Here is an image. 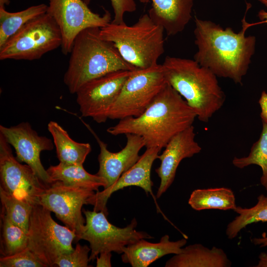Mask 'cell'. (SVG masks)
Wrapping results in <instances>:
<instances>
[{
    "instance_id": "obj_1",
    "label": "cell",
    "mask_w": 267,
    "mask_h": 267,
    "mask_svg": "<svg viewBox=\"0 0 267 267\" xmlns=\"http://www.w3.org/2000/svg\"><path fill=\"white\" fill-rule=\"evenodd\" d=\"M250 6L247 5L238 33L230 27L224 29L212 21L195 17L194 43L198 50L194 60L217 77L230 79L236 84H242L255 51L256 37L245 35L247 29L254 26L246 21Z\"/></svg>"
},
{
    "instance_id": "obj_2",
    "label": "cell",
    "mask_w": 267,
    "mask_h": 267,
    "mask_svg": "<svg viewBox=\"0 0 267 267\" xmlns=\"http://www.w3.org/2000/svg\"><path fill=\"white\" fill-rule=\"evenodd\" d=\"M196 118L194 111L167 83L141 115L119 120L107 132L113 135L135 134L143 138L146 148L162 149L173 136L192 126Z\"/></svg>"
},
{
    "instance_id": "obj_3",
    "label": "cell",
    "mask_w": 267,
    "mask_h": 267,
    "mask_svg": "<svg viewBox=\"0 0 267 267\" xmlns=\"http://www.w3.org/2000/svg\"><path fill=\"white\" fill-rule=\"evenodd\" d=\"M166 82L207 123L223 106L226 96L217 76L195 60L167 56L162 64Z\"/></svg>"
},
{
    "instance_id": "obj_4",
    "label": "cell",
    "mask_w": 267,
    "mask_h": 267,
    "mask_svg": "<svg viewBox=\"0 0 267 267\" xmlns=\"http://www.w3.org/2000/svg\"><path fill=\"white\" fill-rule=\"evenodd\" d=\"M100 28L85 29L76 36L70 52L63 81L69 92L76 94L90 80L118 70L134 71L114 44L100 36Z\"/></svg>"
},
{
    "instance_id": "obj_5",
    "label": "cell",
    "mask_w": 267,
    "mask_h": 267,
    "mask_svg": "<svg viewBox=\"0 0 267 267\" xmlns=\"http://www.w3.org/2000/svg\"><path fill=\"white\" fill-rule=\"evenodd\" d=\"M164 29L144 14L132 25L111 22L100 29V36L112 42L123 59L137 69L158 64L164 52Z\"/></svg>"
},
{
    "instance_id": "obj_6",
    "label": "cell",
    "mask_w": 267,
    "mask_h": 267,
    "mask_svg": "<svg viewBox=\"0 0 267 267\" xmlns=\"http://www.w3.org/2000/svg\"><path fill=\"white\" fill-rule=\"evenodd\" d=\"M62 36L47 13L25 24L0 47V60H33L61 47Z\"/></svg>"
},
{
    "instance_id": "obj_7",
    "label": "cell",
    "mask_w": 267,
    "mask_h": 267,
    "mask_svg": "<svg viewBox=\"0 0 267 267\" xmlns=\"http://www.w3.org/2000/svg\"><path fill=\"white\" fill-rule=\"evenodd\" d=\"M50 211L39 204L33 206L28 230L27 248L47 267H53L61 255L72 252L75 232L52 218Z\"/></svg>"
},
{
    "instance_id": "obj_8",
    "label": "cell",
    "mask_w": 267,
    "mask_h": 267,
    "mask_svg": "<svg viewBox=\"0 0 267 267\" xmlns=\"http://www.w3.org/2000/svg\"><path fill=\"white\" fill-rule=\"evenodd\" d=\"M167 83L162 64L133 71L110 109L109 119L139 116Z\"/></svg>"
},
{
    "instance_id": "obj_9",
    "label": "cell",
    "mask_w": 267,
    "mask_h": 267,
    "mask_svg": "<svg viewBox=\"0 0 267 267\" xmlns=\"http://www.w3.org/2000/svg\"><path fill=\"white\" fill-rule=\"evenodd\" d=\"M86 223L76 241L84 239L88 241L90 248L89 261H93L103 252L123 253L124 248L140 239H153L147 232L135 229L137 221L134 218L125 227H118L111 224L102 211L83 210Z\"/></svg>"
},
{
    "instance_id": "obj_10",
    "label": "cell",
    "mask_w": 267,
    "mask_h": 267,
    "mask_svg": "<svg viewBox=\"0 0 267 267\" xmlns=\"http://www.w3.org/2000/svg\"><path fill=\"white\" fill-rule=\"evenodd\" d=\"M95 194L91 189L55 181L45 187L39 195L37 204L53 212L66 226L75 232L76 239L86 223L82 207L85 204L93 206Z\"/></svg>"
},
{
    "instance_id": "obj_11",
    "label": "cell",
    "mask_w": 267,
    "mask_h": 267,
    "mask_svg": "<svg viewBox=\"0 0 267 267\" xmlns=\"http://www.w3.org/2000/svg\"><path fill=\"white\" fill-rule=\"evenodd\" d=\"M46 13L57 24L62 36V53H70L74 41L83 30L92 27L101 28L111 21L110 13L104 10L100 15L92 12L83 0H48Z\"/></svg>"
},
{
    "instance_id": "obj_12",
    "label": "cell",
    "mask_w": 267,
    "mask_h": 267,
    "mask_svg": "<svg viewBox=\"0 0 267 267\" xmlns=\"http://www.w3.org/2000/svg\"><path fill=\"white\" fill-rule=\"evenodd\" d=\"M133 71L111 72L82 86L76 93L82 116L90 117L97 123L106 122L110 109Z\"/></svg>"
},
{
    "instance_id": "obj_13",
    "label": "cell",
    "mask_w": 267,
    "mask_h": 267,
    "mask_svg": "<svg viewBox=\"0 0 267 267\" xmlns=\"http://www.w3.org/2000/svg\"><path fill=\"white\" fill-rule=\"evenodd\" d=\"M10 146L0 134V187L34 206L47 185L28 165L14 157Z\"/></svg>"
},
{
    "instance_id": "obj_14",
    "label": "cell",
    "mask_w": 267,
    "mask_h": 267,
    "mask_svg": "<svg viewBox=\"0 0 267 267\" xmlns=\"http://www.w3.org/2000/svg\"><path fill=\"white\" fill-rule=\"evenodd\" d=\"M0 134L13 147L19 161L28 165L45 185L53 182L40 159L42 151L53 149L54 145L51 139L39 135L27 122L10 127L0 125Z\"/></svg>"
},
{
    "instance_id": "obj_15",
    "label": "cell",
    "mask_w": 267,
    "mask_h": 267,
    "mask_svg": "<svg viewBox=\"0 0 267 267\" xmlns=\"http://www.w3.org/2000/svg\"><path fill=\"white\" fill-rule=\"evenodd\" d=\"M194 127L191 126L173 136L168 142L158 159L159 167L155 170L160 179L156 194L159 198L173 183L177 170L181 161L199 153L201 147L195 139Z\"/></svg>"
},
{
    "instance_id": "obj_16",
    "label": "cell",
    "mask_w": 267,
    "mask_h": 267,
    "mask_svg": "<svg viewBox=\"0 0 267 267\" xmlns=\"http://www.w3.org/2000/svg\"><path fill=\"white\" fill-rule=\"evenodd\" d=\"M88 128L94 136L100 148L98 156L99 168L96 174L105 180L106 185L104 189H106L114 184L124 173L139 160V152L145 146V143L139 135L127 134H125L127 139L125 146L119 152H112L92 129L89 126Z\"/></svg>"
},
{
    "instance_id": "obj_17",
    "label": "cell",
    "mask_w": 267,
    "mask_h": 267,
    "mask_svg": "<svg viewBox=\"0 0 267 267\" xmlns=\"http://www.w3.org/2000/svg\"><path fill=\"white\" fill-rule=\"evenodd\" d=\"M161 150L155 147L146 148L136 163L124 173L114 184L102 191H98L95 193L93 210L102 211L107 216L106 203L111 195L115 191L131 186L139 187L144 190L146 194L149 193L157 205L156 198L152 192L153 183L151 179V170L153 162L158 159Z\"/></svg>"
},
{
    "instance_id": "obj_18",
    "label": "cell",
    "mask_w": 267,
    "mask_h": 267,
    "mask_svg": "<svg viewBox=\"0 0 267 267\" xmlns=\"http://www.w3.org/2000/svg\"><path fill=\"white\" fill-rule=\"evenodd\" d=\"M186 243L185 238L171 241L168 235L163 236L157 243L140 239L124 248L121 259L133 267H147L166 255L181 253Z\"/></svg>"
},
{
    "instance_id": "obj_19",
    "label": "cell",
    "mask_w": 267,
    "mask_h": 267,
    "mask_svg": "<svg viewBox=\"0 0 267 267\" xmlns=\"http://www.w3.org/2000/svg\"><path fill=\"white\" fill-rule=\"evenodd\" d=\"M152 2L148 11L151 19L159 24L168 36L182 32L191 18L193 0H139Z\"/></svg>"
},
{
    "instance_id": "obj_20",
    "label": "cell",
    "mask_w": 267,
    "mask_h": 267,
    "mask_svg": "<svg viewBox=\"0 0 267 267\" xmlns=\"http://www.w3.org/2000/svg\"><path fill=\"white\" fill-rule=\"evenodd\" d=\"M230 260L221 248L209 249L201 244H194L182 248L166 263V267H230Z\"/></svg>"
},
{
    "instance_id": "obj_21",
    "label": "cell",
    "mask_w": 267,
    "mask_h": 267,
    "mask_svg": "<svg viewBox=\"0 0 267 267\" xmlns=\"http://www.w3.org/2000/svg\"><path fill=\"white\" fill-rule=\"evenodd\" d=\"M47 129L53 139L57 156L61 163L83 165L91 150L89 143L73 140L58 123L50 121Z\"/></svg>"
},
{
    "instance_id": "obj_22",
    "label": "cell",
    "mask_w": 267,
    "mask_h": 267,
    "mask_svg": "<svg viewBox=\"0 0 267 267\" xmlns=\"http://www.w3.org/2000/svg\"><path fill=\"white\" fill-rule=\"evenodd\" d=\"M47 172L53 182L60 181L71 186L81 187L98 191L100 186L104 188L106 181L96 174L88 173L83 165L68 164L60 162L55 166H50Z\"/></svg>"
},
{
    "instance_id": "obj_23",
    "label": "cell",
    "mask_w": 267,
    "mask_h": 267,
    "mask_svg": "<svg viewBox=\"0 0 267 267\" xmlns=\"http://www.w3.org/2000/svg\"><path fill=\"white\" fill-rule=\"evenodd\" d=\"M188 204L196 211L206 209L234 211L237 207L233 192L225 187L195 189L190 196Z\"/></svg>"
},
{
    "instance_id": "obj_24",
    "label": "cell",
    "mask_w": 267,
    "mask_h": 267,
    "mask_svg": "<svg viewBox=\"0 0 267 267\" xmlns=\"http://www.w3.org/2000/svg\"><path fill=\"white\" fill-rule=\"evenodd\" d=\"M48 5L42 3L33 5L15 12L0 6V47L25 24L47 12Z\"/></svg>"
},
{
    "instance_id": "obj_25",
    "label": "cell",
    "mask_w": 267,
    "mask_h": 267,
    "mask_svg": "<svg viewBox=\"0 0 267 267\" xmlns=\"http://www.w3.org/2000/svg\"><path fill=\"white\" fill-rule=\"evenodd\" d=\"M0 218V252L2 256H11L27 248L28 231L12 222L2 211Z\"/></svg>"
},
{
    "instance_id": "obj_26",
    "label": "cell",
    "mask_w": 267,
    "mask_h": 267,
    "mask_svg": "<svg viewBox=\"0 0 267 267\" xmlns=\"http://www.w3.org/2000/svg\"><path fill=\"white\" fill-rule=\"evenodd\" d=\"M257 199V204L251 208L237 206L234 211L238 215L228 223L226 229L228 238H234L241 230L250 224L267 222V196L261 194Z\"/></svg>"
},
{
    "instance_id": "obj_27",
    "label": "cell",
    "mask_w": 267,
    "mask_h": 267,
    "mask_svg": "<svg viewBox=\"0 0 267 267\" xmlns=\"http://www.w3.org/2000/svg\"><path fill=\"white\" fill-rule=\"evenodd\" d=\"M262 125L260 137L253 144L248 155L243 157H235L232 163L239 169L251 165L260 167L262 171L260 183L267 190V123L262 122Z\"/></svg>"
},
{
    "instance_id": "obj_28",
    "label": "cell",
    "mask_w": 267,
    "mask_h": 267,
    "mask_svg": "<svg viewBox=\"0 0 267 267\" xmlns=\"http://www.w3.org/2000/svg\"><path fill=\"white\" fill-rule=\"evenodd\" d=\"M2 210L10 220L28 231L30 215L33 205L17 198L0 187Z\"/></svg>"
},
{
    "instance_id": "obj_29",
    "label": "cell",
    "mask_w": 267,
    "mask_h": 267,
    "mask_svg": "<svg viewBox=\"0 0 267 267\" xmlns=\"http://www.w3.org/2000/svg\"><path fill=\"white\" fill-rule=\"evenodd\" d=\"M90 247L87 245L76 244L74 250L71 253L60 256L54 263L59 267H87L89 261Z\"/></svg>"
},
{
    "instance_id": "obj_30",
    "label": "cell",
    "mask_w": 267,
    "mask_h": 267,
    "mask_svg": "<svg viewBox=\"0 0 267 267\" xmlns=\"http://www.w3.org/2000/svg\"><path fill=\"white\" fill-rule=\"evenodd\" d=\"M0 267H47L28 248L14 255L1 256Z\"/></svg>"
},
{
    "instance_id": "obj_31",
    "label": "cell",
    "mask_w": 267,
    "mask_h": 267,
    "mask_svg": "<svg viewBox=\"0 0 267 267\" xmlns=\"http://www.w3.org/2000/svg\"><path fill=\"white\" fill-rule=\"evenodd\" d=\"M114 16L111 21L114 24L124 23V16L126 12H133L136 9L134 0H110Z\"/></svg>"
},
{
    "instance_id": "obj_32",
    "label": "cell",
    "mask_w": 267,
    "mask_h": 267,
    "mask_svg": "<svg viewBox=\"0 0 267 267\" xmlns=\"http://www.w3.org/2000/svg\"><path fill=\"white\" fill-rule=\"evenodd\" d=\"M261 107L260 116L262 122L267 123V92L263 91L259 100Z\"/></svg>"
},
{
    "instance_id": "obj_33",
    "label": "cell",
    "mask_w": 267,
    "mask_h": 267,
    "mask_svg": "<svg viewBox=\"0 0 267 267\" xmlns=\"http://www.w3.org/2000/svg\"><path fill=\"white\" fill-rule=\"evenodd\" d=\"M111 252H103L100 254L99 257H97L96 266L97 267H111Z\"/></svg>"
},
{
    "instance_id": "obj_34",
    "label": "cell",
    "mask_w": 267,
    "mask_h": 267,
    "mask_svg": "<svg viewBox=\"0 0 267 267\" xmlns=\"http://www.w3.org/2000/svg\"><path fill=\"white\" fill-rule=\"evenodd\" d=\"M260 2L267 6V0H258ZM258 16L261 21L256 22V25L266 23L267 24V11L264 9H261L259 11Z\"/></svg>"
},
{
    "instance_id": "obj_35",
    "label": "cell",
    "mask_w": 267,
    "mask_h": 267,
    "mask_svg": "<svg viewBox=\"0 0 267 267\" xmlns=\"http://www.w3.org/2000/svg\"><path fill=\"white\" fill-rule=\"evenodd\" d=\"M265 233H264L262 237L253 238L252 239L253 244L260 247H267V236ZM266 253L267 254V251Z\"/></svg>"
},
{
    "instance_id": "obj_36",
    "label": "cell",
    "mask_w": 267,
    "mask_h": 267,
    "mask_svg": "<svg viewBox=\"0 0 267 267\" xmlns=\"http://www.w3.org/2000/svg\"><path fill=\"white\" fill-rule=\"evenodd\" d=\"M259 261L258 264L255 267H267V254L262 252L259 256Z\"/></svg>"
},
{
    "instance_id": "obj_37",
    "label": "cell",
    "mask_w": 267,
    "mask_h": 267,
    "mask_svg": "<svg viewBox=\"0 0 267 267\" xmlns=\"http://www.w3.org/2000/svg\"><path fill=\"white\" fill-rule=\"evenodd\" d=\"M9 3V0H0V6H4L5 4L8 5Z\"/></svg>"
},
{
    "instance_id": "obj_38",
    "label": "cell",
    "mask_w": 267,
    "mask_h": 267,
    "mask_svg": "<svg viewBox=\"0 0 267 267\" xmlns=\"http://www.w3.org/2000/svg\"><path fill=\"white\" fill-rule=\"evenodd\" d=\"M83 0L84 1V2H85L87 4L89 5V4L90 3V1H91V0Z\"/></svg>"
}]
</instances>
